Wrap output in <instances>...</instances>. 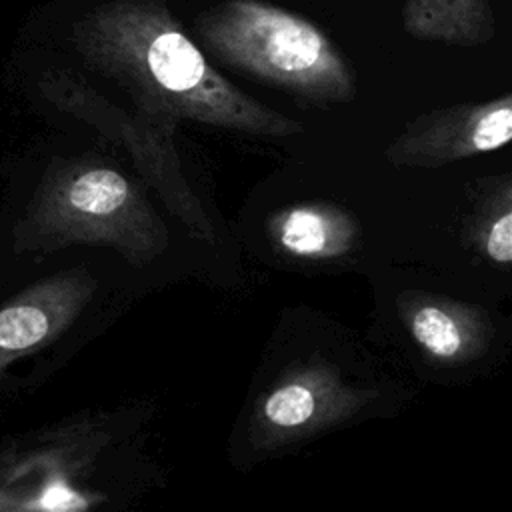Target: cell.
<instances>
[{"mask_svg":"<svg viewBox=\"0 0 512 512\" xmlns=\"http://www.w3.org/2000/svg\"><path fill=\"white\" fill-rule=\"evenodd\" d=\"M316 412V394L302 382L276 388L264 402V418L276 428L304 426Z\"/></svg>","mask_w":512,"mask_h":512,"instance_id":"9","label":"cell"},{"mask_svg":"<svg viewBox=\"0 0 512 512\" xmlns=\"http://www.w3.org/2000/svg\"><path fill=\"white\" fill-rule=\"evenodd\" d=\"M402 24L414 38L450 46H480L496 32L488 0H406Z\"/></svg>","mask_w":512,"mask_h":512,"instance_id":"4","label":"cell"},{"mask_svg":"<svg viewBox=\"0 0 512 512\" xmlns=\"http://www.w3.org/2000/svg\"><path fill=\"white\" fill-rule=\"evenodd\" d=\"M90 50L164 112L250 134L288 136L302 126L220 76L164 0H116L90 24Z\"/></svg>","mask_w":512,"mask_h":512,"instance_id":"1","label":"cell"},{"mask_svg":"<svg viewBox=\"0 0 512 512\" xmlns=\"http://www.w3.org/2000/svg\"><path fill=\"white\" fill-rule=\"evenodd\" d=\"M58 288V286H56ZM40 292L24 302L12 304L0 312V366L14 354L44 342L70 314V300Z\"/></svg>","mask_w":512,"mask_h":512,"instance_id":"5","label":"cell"},{"mask_svg":"<svg viewBox=\"0 0 512 512\" xmlns=\"http://www.w3.org/2000/svg\"><path fill=\"white\" fill-rule=\"evenodd\" d=\"M202 42L224 62L316 102H348L354 72L310 20L262 0H226L196 18Z\"/></svg>","mask_w":512,"mask_h":512,"instance_id":"2","label":"cell"},{"mask_svg":"<svg viewBox=\"0 0 512 512\" xmlns=\"http://www.w3.org/2000/svg\"><path fill=\"white\" fill-rule=\"evenodd\" d=\"M410 330L414 340L432 356L452 360L466 348V330L454 314L448 310L426 304L414 310L410 318Z\"/></svg>","mask_w":512,"mask_h":512,"instance_id":"8","label":"cell"},{"mask_svg":"<svg viewBox=\"0 0 512 512\" xmlns=\"http://www.w3.org/2000/svg\"><path fill=\"white\" fill-rule=\"evenodd\" d=\"M350 226L338 222L336 214L322 208L300 206L278 222V242L294 256H334L348 248Z\"/></svg>","mask_w":512,"mask_h":512,"instance_id":"7","label":"cell"},{"mask_svg":"<svg viewBox=\"0 0 512 512\" xmlns=\"http://www.w3.org/2000/svg\"><path fill=\"white\" fill-rule=\"evenodd\" d=\"M512 138V100L432 112L412 124L388 150L396 164L436 166L502 148Z\"/></svg>","mask_w":512,"mask_h":512,"instance_id":"3","label":"cell"},{"mask_svg":"<svg viewBox=\"0 0 512 512\" xmlns=\"http://www.w3.org/2000/svg\"><path fill=\"white\" fill-rule=\"evenodd\" d=\"M64 202L74 218L104 222L108 236H112V228L106 222L126 216L128 208H136L130 184L108 168H92L78 174L68 184Z\"/></svg>","mask_w":512,"mask_h":512,"instance_id":"6","label":"cell"},{"mask_svg":"<svg viewBox=\"0 0 512 512\" xmlns=\"http://www.w3.org/2000/svg\"><path fill=\"white\" fill-rule=\"evenodd\" d=\"M486 254L498 264H510L512 260V214L504 210L488 228Z\"/></svg>","mask_w":512,"mask_h":512,"instance_id":"10","label":"cell"},{"mask_svg":"<svg viewBox=\"0 0 512 512\" xmlns=\"http://www.w3.org/2000/svg\"><path fill=\"white\" fill-rule=\"evenodd\" d=\"M42 506L44 508H56V510H64V508H76L80 506V502L76 500L74 494H70L64 488H50L44 498H42Z\"/></svg>","mask_w":512,"mask_h":512,"instance_id":"11","label":"cell"}]
</instances>
